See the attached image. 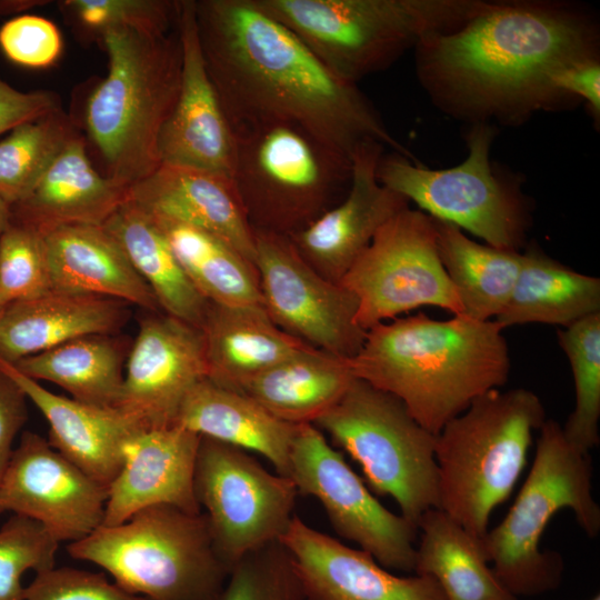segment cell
Wrapping results in <instances>:
<instances>
[{"instance_id": "1", "label": "cell", "mask_w": 600, "mask_h": 600, "mask_svg": "<svg viewBox=\"0 0 600 600\" xmlns=\"http://www.w3.org/2000/svg\"><path fill=\"white\" fill-rule=\"evenodd\" d=\"M206 66L231 128L292 122L352 157L377 141L416 160L357 84L333 74L253 0L196 1Z\"/></svg>"}, {"instance_id": "2", "label": "cell", "mask_w": 600, "mask_h": 600, "mask_svg": "<svg viewBox=\"0 0 600 600\" xmlns=\"http://www.w3.org/2000/svg\"><path fill=\"white\" fill-rule=\"evenodd\" d=\"M417 48L418 72L454 114L517 121L568 99L551 84L560 67L596 56V32L559 4L490 3Z\"/></svg>"}, {"instance_id": "3", "label": "cell", "mask_w": 600, "mask_h": 600, "mask_svg": "<svg viewBox=\"0 0 600 600\" xmlns=\"http://www.w3.org/2000/svg\"><path fill=\"white\" fill-rule=\"evenodd\" d=\"M348 361L356 378L400 399L434 436L476 398L504 386L511 366L494 320L423 312L370 328Z\"/></svg>"}, {"instance_id": "4", "label": "cell", "mask_w": 600, "mask_h": 600, "mask_svg": "<svg viewBox=\"0 0 600 600\" xmlns=\"http://www.w3.org/2000/svg\"><path fill=\"white\" fill-rule=\"evenodd\" d=\"M100 39L108 73L87 100L86 128L106 163V176L130 187L161 166L159 136L181 79L178 21L167 33L114 29Z\"/></svg>"}, {"instance_id": "5", "label": "cell", "mask_w": 600, "mask_h": 600, "mask_svg": "<svg viewBox=\"0 0 600 600\" xmlns=\"http://www.w3.org/2000/svg\"><path fill=\"white\" fill-rule=\"evenodd\" d=\"M546 420L541 399L529 389H492L476 398L436 436L438 508L482 538L526 467L533 431Z\"/></svg>"}, {"instance_id": "6", "label": "cell", "mask_w": 600, "mask_h": 600, "mask_svg": "<svg viewBox=\"0 0 600 600\" xmlns=\"http://www.w3.org/2000/svg\"><path fill=\"white\" fill-rule=\"evenodd\" d=\"M539 431L533 463L513 504L502 521L481 538L494 574L516 597L539 596L560 586L561 554L540 548L556 513L571 509L588 537L600 532L590 453L571 444L554 420H546Z\"/></svg>"}, {"instance_id": "7", "label": "cell", "mask_w": 600, "mask_h": 600, "mask_svg": "<svg viewBox=\"0 0 600 600\" xmlns=\"http://www.w3.org/2000/svg\"><path fill=\"white\" fill-rule=\"evenodd\" d=\"M338 78L357 82L476 14L479 0H253Z\"/></svg>"}, {"instance_id": "8", "label": "cell", "mask_w": 600, "mask_h": 600, "mask_svg": "<svg viewBox=\"0 0 600 600\" xmlns=\"http://www.w3.org/2000/svg\"><path fill=\"white\" fill-rule=\"evenodd\" d=\"M232 179L253 230L290 237L341 201L352 157L292 122L232 128Z\"/></svg>"}, {"instance_id": "9", "label": "cell", "mask_w": 600, "mask_h": 600, "mask_svg": "<svg viewBox=\"0 0 600 600\" xmlns=\"http://www.w3.org/2000/svg\"><path fill=\"white\" fill-rule=\"evenodd\" d=\"M68 552L109 572L147 600H219L229 569L204 513L169 504L144 508L117 526H100Z\"/></svg>"}, {"instance_id": "10", "label": "cell", "mask_w": 600, "mask_h": 600, "mask_svg": "<svg viewBox=\"0 0 600 600\" xmlns=\"http://www.w3.org/2000/svg\"><path fill=\"white\" fill-rule=\"evenodd\" d=\"M361 468L370 489L391 497L416 528L439 506L436 436L397 397L354 379L314 423Z\"/></svg>"}, {"instance_id": "11", "label": "cell", "mask_w": 600, "mask_h": 600, "mask_svg": "<svg viewBox=\"0 0 600 600\" xmlns=\"http://www.w3.org/2000/svg\"><path fill=\"white\" fill-rule=\"evenodd\" d=\"M494 130L477 123L467 137L468 156L458 166L431 170L394 152L381 157L377 177L431 218L509 250L522 246L528 211L519 190L500 179L490 161Z\"/></svg>"}, {"instance_id": "12", "label": "cell", "mask_w": 600, "mask_h": 600, "mask_svg": "<svg viewBox=\"0 0 600 600\" xmlns=\"http://www.w3.org/2000/svg\"><path fill=\"white\" fill-rule=\"evenodd\" d=\"M340 284L356 297L366 331L423 306L463 313L439 257L434 220L409 206L377 231Z\"/></svg>"}, {"instance_id": "13", "label": "cell", "mask_w": 600, "mask_h": 600, "mask_svg": "<svg viewBox=\"0 0 600 600\" xmlns=\"http://www.w3.org/2000/svg\"><path fill=\"white\" fill-rule=\"evenodd\" d=\"M194 493L229 571L288 529L298 496L293 481L266 470L248 451L201 437Z\"/></svg>"}, {"instance_id": "14", "label": "cell", "mask_w": 600, "mask_h": 600, "mask_svg": "<svg viewBox=\"0 0 600 600\" xmlns=\"http://www.w3.org/2000/svg\"><path fill=\"white\" fill-rule=\"evenodd\" d=\"M298 494L316 498L334 531L386 569H414L418 529L388 510L312 423L298 424L290 474Z\"/></svg>"}, {"instance_id": "15", "label": "cell", "mask_w": 600, "mask_h": 600, "mask_svg": "<svg viewBox=\"0 0 600 600\" xmlns=\"http://www.w3.org/2000/svg\"><path fill=\"white\" fill-rule=\"evenodd\" d=\"M254 241L262 307L273 323L316 349L352 359L367 332L357 323L356 297L309 266L289 237L254 230Z\"/></svg>"}, {"instance_id": "16", "label": "cell", "mask_w": 600, "mask_h": 600, "mask_svg": "<svg viewBox=\"0 0 600 600\" xmlns=\"http://www.w3.org/2000/svg\"><path fill=\"white\" fill-rule=\"evenodd\" d=\"M108 488L71 463L38 433L24 431L0 481V514L30 518L60 543L103 523Z\"/></svg>"}, {"instance_id": "17", "label": "cell", "mask_w": 600, "mask_h": 600, "mask_svg": "<svg viewBox=\"0 0 600 600\" xmlns=\"http://www.w3.org/2000/svg\"><path fill=\"white\" fill-rule=\"evenodd\" d=\"M207 377L201 329L166 313L148 316L126 358L117 408L143 427L176 424L184 398Z\"/></svg>"}, {"instance_id": "18", "label": "cell", "mask_w": 600, "mask_h": 600, "mask_svg": "<svg viewBox=\"0 0 600 600\" xmlns=\"http://www.w3.org/2000/svg\"><path fill=\"white\" fill-rule=\"evenodd\" d=\"M178 31L182 49L180 88L159 136L160 163L232 177L234 134L206 66L194 0L179 2Z\"/></svg>"}, {"instance_id": "19", "label": "cell", "mask_w": 600, "mask_h": 600, "mask_svg": "<svg viewBox=\"0 0 600 600\" xmlns=\"http://www.w3.org/2000/svg\"><path fill=\"white\" fill-rule=\"evenodd\" d=\"M384 146L361 142L352 153L351 182L344 198L290 236L299 254L326 279L340 283L377 231L409 206L377 177Z\"/></svg>"}, {"instance_id": "20", "label": "cell", "mask_w": 600, "mask_h": 600, "mask_svg": "<svg viewBox=\"0 0 600 600\" xmlns=\"http://www.w3.org/2000/svg\"><path fill=\"white\" fill-rule=\"evenodd\" d=\"M300 577L304 600H446L429 576L399 577L293 517L280 538Z\"/></svg>"}, {"instance_id": "21", "label": "cell", "mask_w": 600, "mask_h": 600, "mask_svg": "<svg viewBox=\"0 0 600 600\" xmlns=\"http://www.w3.org/2000/svg\"><path fill=\"white\" fill-rule=\"evenodd\" d=\"M200 439L178 424L139 429L127 441L122 468L108 488L101 526L120 524L159 504L201 512L194 493Z\"/></svg>"}, {"instance_id": "22", "label": "cell", "mask_w": 600, "mask_h": 600, "mask_svg": "<svg viewBox=\"0 0 600 600\" xmlns=\"http://www.w3.org/2000/svg\"><path fill=\"white\" fill-rule=\"evenodd\" d=\"M129 199L153 217L220 238L254 263V230L232 177L161 164L129 187Z\"/></svg>"}, {"instance_id": "23", "label": "cell", "mask_w": 600, "mask_h": 600, "mask_svg": "<svg viewBox=\"0 0 600 600\" xmlns=\"http://www.w3.org/2000/svg\"><path fill=\"white\" fill-rule=\"evenodd\" d=\"M0 370L42 413L51 447L109 488L122 468L127 441L143 426L117 407H97L56 394L1 358Z\"/></svg>"}, {"instance_id": "24", "label": "cell", "mask_w": 600, "mask_h": 600, "mask_svg": "<svg viewBox=\"0 0 600 600\" xmlns=\"http://www.w3.org/2000/svg\"><path fill=\"white\" fill-rule=\"evenodd\" d=\"M128 199L129 187L101 174L76 134L11 211L14 222L46 232L62 226H103Z\"/></svg>"}, {"instance_id": "25", "label": "cell", "mask_w": 600, "mask_h": 600, "mask_svg": "<svg viewBox=\"0 0 600 600\" xmlns=\"http://www.w3.org/2000/svg\"><path fill=\"white\" fill-rule=\"evenodd\" d=\"M127 304L54 289L10 303L0 314V358L16 363L78 338L113 334L129 317Z\"/></svg>"}, {"instance_id": "26", "label": "cell", "mask_w": 600, "mask_h": 600, "mask_svg": "<svg viewBox=\"0 0 600 600\" xmlns=\"http://www.w3.org/2000/svg\"><path fill=\"white\" fill-rule=\"evenodd\" d=\"M41 233L54 290L112 298L159 311L150 288L102 226H62Z\"/></svg>"}, {"instance_id": "27", "label": "cell", "mask_w": 600, "mask_h": 600, "mask_svg": "<svg viewBox=\"0 0 600 600\" xmlns=\"http://www.w3.org/2000/svg\"><path fill=\"white\" fill-rule=\"evenodd\" d=\"M176 424L200 437L257 452L278 474L289 478L298 424L277 419L240 391L204 378L184 398Z\"/></svg>"}, {"instance_id": "28", "label": "cell", "mask_w": 600, "mask_h": 600, "mask_svg": "<svg viewBox=\"0 0 600 600\" xmlns=\"http://www.w3.org/2000/svg\"><path fill=\"white\" fill-rule=\"evenodd\" d=\"M201 331L207 378L237 391L262 371L311 347L277 327L262 306L209 302Z\"/></svg>"}, {"instance_id": "29", "label": "cell", "mask_w": 600, "mask_h": 600, "mask_svg": "<svg viewBox=\"0 0 600 600\" xmlns=\"http://www.w3.org/2000/svg\"><path fill=\"white\" fill-rule=\"evenodd\" d=\"M353 379L348 360L309 347L253 377L239 391L281 421L313 424Z\"/></svg>"}, {"instance_id": "30", "label": "cell", "mask_w": 600, "mask_h": 600, "mask_svg": "<svg viewBox=\"0 0 600 600\" xmlns=\"http://www.w3.org/2000/svg\"><path fill=\"white\" fill-rule=\"evenodd\" d=\"M168 316L201 329L209 302L189 280L156 220L130 199L102 226Z\"/></svg>"}, {"instance_id": "31", "label": "cell", "mask_w": 600, "mask_h": 600, "mask_svg": "<svg viewBox=\"0 0 600 600\" xmlns=\"http://www.w3.org/2000/svg\"><path fill=\"white\" fill-rule=\"evenodd\" d=\"M413 571L437 581L446 600H519L488 566L478 538L439 508L426 511L418 526Z\"/></svg>"}, {"instance_id": "32", "label": "cell", "mask_w": 600, "mask_h": 600, "mask_svg": "<svg viewBox=\"0 0 600 600\" xmlns=\"http://www.w3.org/2000/svg\"><path fill=\"white\" fill-rule=\"evenodd\" d=\"M596 313H600L599 278L530 248L522 253L512 294L494 321L503 329L527 323L567 328Z\"/></svg>"}, {"instance_id": "33", "label": "cell", "mask_w": 600, "mask_h": 600, "mask_svg": "<svg viewBox=\"0 0 600 600\" xmlns=\"http://www.w3.org/2000/svg\"><path fill=\"white\" fill-rule=\"evenodd\" d=\"M433 220L439 257L461 302L462 316L496 319L512 294L522 253L479 243L458 227Z\"/></svg>"}, {"instance_id": "34", "label": "cell", "mask_w": 600, "mask_h": 600, "mask_svg": "<svg viewBox=\"0 0 600 600\" xmlns=\"http://www.w3.org/2000/svg\"><path fill=\"white\" fill-rule=\"evenodd\" d=\"M122 344L111 334L88 336L12 363L21 373L52 382L72 399L97 407H117L124 372Z\"/></svg>"}, {"instance_id": "35", "label": "cell", "mask_w": 600, "mask_h": 600, "mask_svg": "<svg viewBox=\"0 0 600 600\" xmlns=\"http://www.w3.org/2000/svg\"><path fill=\"white\" fill-rule=\"evenodd\" d=\"M151 217L167 237L184 273L208 302L223 306H262L253 262L209 232Z\"/></svg>"}, {"instance_id": "36", "label": "cell", "mask_w": 600, "mask_h": 600, "mask_svg": "<svg viewBox=\"0 0 600 600\" xmlns=\"http://www.w3.org/2000/svg\"><path fill=\"white\" fill-rule=\"evenodd\" d=\"M76 134L62 109L12 129L0 141V198L21 202Z\"/></svg>"}, {"instance_id": "37", "label": "cell", "mask_w": 600, "mask_h": 600, "mask_svg": "<svg viewBox=\"0 0 600 600\" xmlns=\"http://www.w3.org/2000/svg\"><path fill=\"white\" fill-rule=\"evenodd\" d=\"M558 342L574 383V408L562 430L571 444L590 453L600 441V313L558 330Z\"/></svg>"}, {"instance_id": "38", "label": "cell", "mask_w": 600, "mask_h": 600, "mask_svg": "<svg viewBox=\"0 0 600 600\" xmlns=\"http://www.w3.org/2000/svg\"><path fill=\"white\" fill-rule=\"evenodd\" d=\"M219 600H304V592L290 553L276 540L236 563Z\"/></svg>"}, {"instance_id": "39", "label": "cell", "mask_w": 600, "mask_h": 600, "mask_svg": "<svg viewBox=\"0 0 600 600\" xmlns=\"http://www.w3.org/2000/svg\"><path fill=\"white\" fill-rule=\"evenodd\" d=\"M52 289L42 233L12 221L0 234V307Z\"/></svg>"}, {"instance_id": "40", "label": "cell", "mask_w": 600, "mask_h": 600, "mask_svg": "<svg viewBox=\"0 0 600 600\" xmlns=\"http://www.w3.org/2000/svg\"><path fill=\"white\" fill-rule=\"evenodd\" d=\"M180 1L66 0L60 7L82 30L99 38L114 29L167 33L178 21Z\"/></svg>"}, {"instance_id": "41", "label": "cell", "mask_w": 600, "mask_h": 600, "mask_svg": "<svg viewBox=\"0 0 600 600\" xmlns=\"http://www.w3.org/2000/svg\"><path fill=\"white\" fill-rule=\"evenodd\" d=\"M58 547L39 522L11 514L0 528V600H24V572L54 567Z\"/></svg>"}, {"instance_id": "42", "label": "cell", "mask_w": 600, "mask_h": 600, "mask_svg": "<svg viewBox=\"0 0 600 600\" xmlns=\"http://www.w3.org/2000/svg\"><path fill=\"white\" fill-rule=\"evenodd\" d=\"M24 600H147L132 594L102 573L71 567H52L36 573L24 589Z\"/></svg>"}, {"instance_id": "43", "label": "cell", "mask_w": 600, "mask_h": 600, "mask_svg": "<svg viewBox=\"0 0 600 600\" xmlns=\"http://www.w3.org/2000/svg\"><path fill=\"white\" fill-rule=\"evenodd\" d=\"M0 47L18 64L43 68L58 59L62 42L52 21L39 16L21 14L1 27Z\"/></svg>"}, {"instance_id": "44", "label": "cell", "mask_w": 600, "mask_h": 600, "mask_svg": "<svg viewBox=\"0 0 600 600\" xmlns=\"http://www.w3.org/2000/svg\"><path fill=\"white\" fill-rule=\"evenodd\" d=\"M60 109L58 94L43 90L20 91L0 78V136Z\"/></svg>"}, {"instance_id": "45", "label": "cell", "mask_w": 600, "mask_h": 600, "mask_svg": "<svg viewBox=\"0 0 600 600\" xmlns=\"http://www.w3.org/2000/svg\"><path fill=\"white\" fill-rule=\"evenodd\" d=\"M552 87L564 97L584 100L594 118L600 114V64L597 56L571 61L557 69Z\"/></svg>"}, {"instance_id": "46", "label": "cell", "mask_w": 600, "mask_h": 600, "mask_svg": "<svg viewBox=\"0 0 600 600\" xmlns=\"http://www.w3.org/2000/svg\"><path fill=\"white\" fill-rule=\"evenodd\" d=\"M27 417L26 394L0 370V481L10 462L14 439Z\"/></svg>"}, {"instance_id": "47", "label": "cell", "mask_w": 600, "mask_h": 600, "mask_svg": "<svg viewBox=\"0 0 600 600\" xmlns=\"http://www.w3.org/2000/svg\"><path fill=\"white\" fill-rule=\"evenodd\" d=\"M11 207L0 198V234L11 224Z\"/></svg>"}, {"instance_id": "48", "label": "cell", "mask_w": 600, "mask_h": 600, "mask_svg": "<svg viewBox=\"0 0 600 600\" xmlns=\"http://www.w3.org/2000/svg\"><path fill=\"white\" fill-rule=\"evenodd\" d=\"M40 3V1H0V10H22Z\"/></svg>"}, {"instance_id": "49", "label": "cell", "mask_w": 600, "mask_h": 600, "mask_svg": "<svg viewBox=\"0 0 600 600\" xmlns=\"http://www.w3.org/2000/svg\"><path fill=\"white\" fill-rule=\"evenodd\" d=\"M590 600H600V596H599V593H598V594H596V596H594L593 598H591Z\"/></svg>"}, {"instance_id": "50", "label": "cell", "mask_w": 600, "mask_h": 600, "mask_svg": "<svg viewBox=\"0 0 600 600\" xmlns=\"http://www.w3.org/2000/svg\"><path fill=\"white\" fill-rule=\"evenodd\" d=\"M2 310H3V308L0 307V314H1Z\"/></svg>"}]
</instances>
